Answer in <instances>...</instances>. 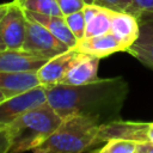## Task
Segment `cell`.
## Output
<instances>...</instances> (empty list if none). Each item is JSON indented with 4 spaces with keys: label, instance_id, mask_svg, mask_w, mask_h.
<instances>
[{
    "label": "cell",
    "instance_id": "e0dca14e",
    "mask_svg": "<svg viewBox=\"0 0 153 153\" xmlns=\"http://www.w3.org/2000/svg\"><path fill=\"white\" fill-rule=\"evenodd\" d=\"M24 11L50 14V16H62L56 0H13Z\"/></svg>",
    "mask_w": 153,
    "mask_h": 153
},
{
    "label": "cell",
    "instance_id": "4316f807",
    "mask_svg": "<svg viewBox=\"0 0 153 153\" xmlns=\"http://www.w3.org/2000/svg\"><path fill=\"white\" fill-rule=\"evenodd\" d=\"M7 98V96H6V93L2 91V90H0V102H2L4 99H6Z\"/></svg>",
    "mask_w": 153,
    "mask_h": 153
},
{
    "label": "cell",
    "instance_id": "f546056e",
    "mask_svg": "<svg viewBox=\"0 0 153 153\" xmlns=\"http://www.w3.org/2000/svg\"><path fill=\"white\" fill-rule=\"evenodd\" d=\"M96 153H98V152H96Z\"/></svg>",
    "mask_w": 153,
    "mask_h": 153
},
{
    "label": "cell",
    "instance_id": "7402d4cb",
    "mask_svg": "<svg viewBox=\"0 0 153 153\" xmlns=\"http://www.w3.org/2000/svg\"><path fill=\"white\" fill-rule=\"evenodd\" d=\"M56 4L59 6L62 16H67L73 12L80 11L86 5V2L84 0H56Z\"/></svg>",
    "mask_w": 153,
    "mask_h": 153
},
{
    "label": "cell",
    "instance_id": "5bb4252c",
    "mask_svg": "<svg viewBox=\"0 0 153 153\" xmlns=\"http://www.w3.org/2000/svg\"><path fill=\"white\" fill-rule=\"evenodd\" d=\"M37 72H0V90L7 98L39 86Z\"/></svg>",
    "mask_w": 153,
    "mask_h": 153
},
{
    "label": "cell",
    "instance_id": "484cf974",
    "mask_svg": "<svg viewBox=\"0 0 153 153\" xmlns=\"http://www.w3.org/2000/svg\"><path fill=\"white\" fill-rule=\"evenodd\" d=\"M147 136H148V142H149V143H153V122H149Z\"/></svg>",
    "mask_w": 153,
    "mask_h": 153
},
{
    "label": "cell",
    "instance_id": "ac0fdd59",
    "mask_svg": "<svg viewBox=\"0 0 153 153\" xmlns=\"http://www.w3.org/2000/svg\"><path fill=\"white\" fill-rule=\"evenodd\" d=\"M137 145V142L130 140L112 139L106 141L105 145L98 151V153H135Z\"/></svg>",
    "mask_w": 153,
    "mask_h": 153
},
{
    "label": "cell",
    "instance_id": "5b68a950",
    "mask_svg": "<svg viewBox=\"0 0 153 153\" xmlns=\"http://www.w3.org/2000/svg\"><path fill=\"white\" fill-rule=\"evenodd\" d=\"M45 103L47 93L42 85L4 99L0 102V128H7L23 114Z\"/></svg>",
    "mask_w": 153,
    "mask_h": 153
},
{
    "label": "cell",
    "instance_id": "2e32d148",
    "mask_svg": "<svg viewBox=\"0 0 153 153\" xmlns=\"http://www.w3.org/2000/svg\"><path fill=\"white\" fill-rule=\"evenodd\" d=\"M82 11L86 20L85 37H93L110 32L111 29L110 10L99 7L94 4H86Z\"/></svg>",
    "mask_w": 153,
    "mask_h": 153
},
{
    "label": "cell",
    "instance_id": "603a6c76",
    "mask_svg": "<svg viewBox=\"0 0 153 153\" xmlns=\"http://www.w3.org/2000/svg\"><path fill=\"white\" fill-rule=\"evenodd\" d=\"M11 146L10 133L7 128H0V153H8Z\"/></svg>",
    "mask_w": 153,
    "mask_h": 153
},
{
    "label": "cell",
    "instance_id": "8992f818",
    "mask_svg": "<svg viewBox=\"0 0 153 153\" xmlns=\"http://www.w3.org/2000/svg\"><path fill=\"white\" fill-rule=\"evenodd\" d=\"M148 122H134V121H123L114 120L99 124L97 133V142L103 143L112 139L120 140H130L137 143L148 142Z\"/></svg>",
    "mask_w": 153,
    "mask_h": 153
},
{
    "label": "cell",
    "instance_id": "ffe728a7",
    "mask_svg": "<svg viewBox=\"0 0 153 153\" xmlns=\"http://www.w3.org/2000/svg\"><path fill=\"white\" fill-rule=\"evenodd\" d=\"M128 13L134 14L136 18L153 14V0H131V6Z\"/></svg>",
    "mask_w": 153,
    "mask_h": 153
},
{
    "label": "cell",
    "instance_id": "4fadbf2b",
    "mask_svg": "<svg viewBox=\"0 0 153 153\" xmlns=\"http://www.w3.org/2000/svg\"><path fill=\"white\" fill-rule=\"evenodd\" d=\"M111 29L110 32L122 43V45L127 49L137 39L140 33V24L139 19L128 12H118L111 11Z\"/></svg>",
    "mask_w": 153,
    "mask_h": 153
},
{
    "label": "cell",
    "instance_id": "8fae6325",
    "mask_svg": "<svg viewBox=\"0 0 153 153\" xmlns=\"http://www.w3.org/2000/svg\"><path fill=\"white\" fill-rule=\"evenodd\" d=\"M139 19L140 33L137 39L127 49L131 56L142 65L153 69V14L143 16Z\"/></svg>",
    "mask_w": 153,
    "mask_h": 153
},
{
    "label": "cell",
    "instance_id": "44dd1931",
    "mask_svg": "<svg viewBox=\"0 0 153 153\" xmlns=\"http://www.w3.org/2000/svg\"><path fill=\"white\" fill-rule=\"evenodd\" d=\"M93 4L111 11L128 12L131 6V0H94Z\"/></svg>",
    "mask_w": 153,
    "mask_h": 153
},
{
    "label": "cell",
    "instance_id": "6da1fadb",
    "mask_svg": "<svg viewBox=\"0 0 153 153\" xmlns=\"http://www.w3.org/2000/svg\"><path fill=\"white\" fill-rule=\"evenodd\" d=\"M48 104L62 117L87 116L100 124L118 120L129 87L122 76L98 79L93 82L44 87Z\"/></svg>",
    "mask_w": 153,
    "mask_h": 153
},
{
    "label": "cell",
    "instance_id": "83f0119b",
    "mask_svg": "<svg viewBox=\"0 0 153 153\" xmlns=\"http://www.w3.org/2000/svg\"><path fill=\"white\" fill-rule=\"evenodd\" d=\"M84 1H85L86 4H93V1H94V0H84Z\"/></svg>",
    "mask_w": 153,
    "mask_h": 153
},
{
    "label": "cell",
    "instance_id": "52a82bcc",
    "mask_svg": "<svg viewBox=\"0 0 153 153\" xmlns=\"http://www.w3.org/2000/svg\"><path fill=\"white\" fill-rule=\"evenodd\" d=\"M26 16L22 7L13 1L0 20V44L5 49H22L25 38Z\"/></svg>",
    "mask_w": 153,
    "mask_h": 153
},
{
    "label": "cell",
    "instance_id": "d6986e66",
    "mask_svg": "<svg viewBox=\"0 0 153 153\" xmlns=\"http://www.w3.org/2000/svg\"><path fill=\"white\" fill-rule=\"evenodd\" d=\"M65 20L67 23V26L69 27L71 32L75 36V38L79 41L85 37V30H86V20H85V14L84 11H76L71 14L63 16Z\"/></svg>",
    "mask_w": 153,
    "mask_h": 153
},
{
    "label": "cell",
    "instance_id": "d4e9b609",
    "mask_svg": "<svg viewBox=\"0 0 153 153\" xmlns=\"http://www.w3.org/2000/svg\"><path fill=\"white\" fill-rule=\"evenodd\" d=\"M10 7V2H6V4H0V20L2 19V17L6 14L7 10Z\"/></svg>",
    "mask_w": 153,
    "mask_h": 153
},
{
    "label": "cell",
    "instance_id": "9c48e42d",
    "mask_svg": "<svg viewBox=\"0 0 153 153\" xmlns=\"http://www.w3.org/2000/svg\"><path fill=\"white\" fill-rule=\"evenodd\" d=\"M99 57L80 53L59 85L79 86L98 80Z\"/></svg>",
    "mask_w": 153,
    "mask_h": 153
},
{
    "label": "cell",
    "instance_id": "30bf717a",
    "mask_svg": "<svg viewBox=\"0 0 153 153\" xmlns=\"http://www.w3.org/2000/svg\"><path fill=\"white\" fill-rule=\"evenodd\" d=\"M47 61L22 49L0 50V72H37Z\"/></svg>",
    "mask_w": 153,
    "mask_h": 153
},
{
    "label": "cell",
    "instance_id": "ba28073f",
    "mask_svg": "<svg viewBox=\"0 0 153 153\" xmlns=\"http://www.w3.org/2000/svg\"><path fill=\"white\" fill-rule=\"evenodd\" d=\"M79 54L80 51H76L75 49H68L67 51L49 59L37 71V76L41 85L44 87L59 85L69 67L78 59Z\"/></svg>",
    "mask_w": 153,
    "mask_h": 153
},
{
    "label": "cell",
    "instance_id": "277c9868",
    "mask_svg": "<svg viewBox=\"0 0 153 153\" xmlns=\"http://www.w3.org/2000/svg\"><path fill=\"white\" fill-rule=\"evenodd\" d=\"M68 49L71 48L56 38L43 25L26 17V30L22 50L49 60L61 53L67 51Z\"/></svg>",
    "mask_w": 153,
    "mask_h": 153
},
{
    "label": "cell",
    "instance_id": "9a60e30c",
    "mask_svg": "<svg viewBox=\"0 0 153 153\" xmlns=\"http://www.w3.org/2000/svg\"><path fill=\"white\" fill-rule=\"evenodd\" d=\"M24 12L27 18H31V19L36 20L37 23H39L41 25H43L56 38H59L61 42H63L68 48L72 49L76 45L78 39L71 32L63 16H50V14L30 12V11H24Z\"/></svg>",
    "mask_w": 153,
    "mask_h": 153
},
{
    "label": "cell",
    "instance_id": "f1b7e54d",
    "mask_svg": "<svg viewBox=\"0 0 153 153\" xmlns=\"http://www.w3.org/2000/svg\"><path fill=\"white\" fill-rule=\"evenodd\" d=\"M2 49H5V48H4V47H2L1 44H0V50H2Z\"/></svg>",
    "mask_w": 153,
    "mask_h": 153
},
{
    "label": "cell",
    "instance_id": "7c38bea8",
    "mask_svg": "<svg viewBox=\"0 0 153 153\" xmlns=\"http://www.w3.org/2000/svg\"><path fill=\"white\" fill-rule=\"evenodd\" d=\"M72 49L99 59L106 57L118 51H126V48L111 32L93 37H84L79 39L76 45Z\"/></svg>",
    "mask_w": 153,
    "mask_h": 153
},
{
    "label": "cell",
    "instance_id": "3957f363",
    "mask_svg": "<svg viewBox=\"0 0 153 153\" xmlns=\"http://www.w3.org/2000/svg\"><path fill=\"white\" fill-rule=\"evenodd\" d=\"M99 124L96 118L87 116L63 118L55 131L32 153H82L98 145Z\"/></svg>",
    "mask_w": 153,
    "mask_h": 153
},
{
    "label": "cell",
    "instance_id": "7a4b0ae2",
    "mask_svg": "<svg viewBox=\"0 0 153 153\" xmlns=\"http://www.w3.org/2000/svg\"><path fill=\"white\" fill-rule=\"evenodd\" d=\"M62 117L48 104L29 110L11 123L8 153H24L41 146L61 124Z\"/></svg>",
    "mask_w": 153,
    "mask_h": 153
},
{
    "label": "cell",
    "instance_id": "cb8c5ba5",
    "mask_svg": "<svg viewBox=\"0 0 153 153\" xmlns=\"http://www.w3.org/2000/svg\"><path fill=\"white\" fill-rule=\"evenodd\" d=\"M135 153H153V143H149V142L139 143Z\"/></svg>",
    "mask_w": 153,
    "mask_h": 153
}]
</instances>
